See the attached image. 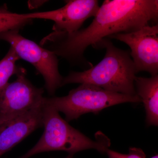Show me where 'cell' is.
Masks as SVG:
<instances>
[{
  "instance_id": "7",
  "label": "cell",
  "mask_w": 158,
  "mask_h": 158,
  "mask_svg": "<svg viewBox=\"0 0 158 158\" xmlns=\"http://www.w3.org/2000/svg\"><path fill=\"white\" fill-rule=\"evenodd\" d=\"M26 73L21 68L16 80L0 91V124L26 113L43 100L44 90L32 85Z\"/></svg>"
},
{
  "instance_id": "8",
  "label": "cell",
  "mask_w": 158,
  "mask_h": 158,
  "mask_svg": "<svg viewBox=\"0 0 158 158\" xmlns=\"http://www.w3.org/2000/svg\"><path fill=\"white\" fill-rule=\"evenodd\" d=\"M108 38L117 40L129 46L136 73L145 71L151 76L158 75V24L144 26L132 32L113 34Z\"/></svg>"
},
{
  "instance_id": "4",
  "label": "cell",
  "mask_w": 158,
  "mask_h": 158,
  "mask_svg": "<svg viewBox=\"0 0 158 158\" xmlns=\"http://www.w3.org/2000/svg\"><path fill=\"white\" fill-rule=\"evenodd\" d=\"M44 102L58 112L65 114L69 122L77 119L85 113L98 114L106 108L126 102H141L140 98L108 91L90 85L81 84L61 97L44 98Z\"/></svg>"
},
{
  "instance_id": "11",
  "label": "cell",
  "mask_w": 158,
  "mask_h": 158,
  "mask_svg": "<svg viewBox=\"0 0 158 158\" xmlns=\"http://www.w3.org/2000/svg\"><path fill=\"white\" fill-rule=\"evenodd\" d=\"M32 19L27 18L24 14L9 11L6 7L0 8V33L12 30H19L28 24Z\"/></svg>"
},
{
  "instance_id": "5",
  "label": "cell",
  "mask_w": 158,
  "mask_h": 158,
  "mask_svg": "<svg viewBox=\"0 0 158 158\" xmlns=\"http://www.w3.org/2000/svg\"><path fill=\"white\" fill-rule=\"evenodd\" d=\"M0 40L10 44L18 56L31 63L43 77L45 88L52 95L62 86L63 78L59 73V61L53 51L40 47L37 43L23 37L19 30L0 33Z\"/></svg>"
},
{
  "instance_id": "9",
  "label": "cell",
  "mask_w": 158,
  "mask_h": 158,
  "mask_svg": "<svg viewBox=\"0 0 158 158\" xmlns=\"http://www.w3.org/2000/svg\"><path fill=\"white\" fill-rule=\"evenodd\" d=\"M43 107L44 99L32 110L0 124V158L34 131L42 127Z\"/></svg>"
},
{
  "instance_id": "13",
  "label": "cell",
  "mask_w": 158,
  "mask_h": 158,
  "mask_svg": "<svg viewBox=\"0 0 158 158\" xmlns=\"http://www.w3.org/2000/svg\"><path fill=\"white\" fill-rule=\"evenodd\" d=\"M109 158H146L142 150L136 148H131L127 154L120 153L108 149L106 152Z\"/></svg>"
},
{
  "instance_id": "10",
  "label": "cell",
  "mask_w": 158,
  "mask_h": 158,
  "mask_svg": "<svg viewBox=\"0 0 158 158\" xmlns=\"http://www.w3.org/2000/svg\"><path fill=\"white\" fill-rule=\"evenodd\" d=\"M135 87L137 95L144 104L146 123L158 125V75L150 78L136 77Z\"/></svg>"
},
{
  "instance_id": "6",
  "label": "cell",
  "mask_w": 158,
  "mask_h": 158,
  "mask_svg": "<svg viewBox=\"0 0 158 158\" xmlns=\"http://www.w3.org/2000/svg\"><path fill=\"white\" fill-rule=\"evenodd\" d=\"M66 3L56 10L24 14L27 18L50 20L55 23L53 32L46 37L44 43L78 31L86 20L95 16L100 7L97 0H70Z\"/></svg>"
},
{
  "instance_id": "14",
  "label": "cell",
  "mask_w": 158,
  "mask_h": 158,
  "mask_svg": "<svg viewBox=\"0 0 158 158\" xmlns=\"http://www.w3.org/2000/svg\"><path fill=\"white\" fill-rule=\"evenodd\" d=\"M46 2V1H30L28 2V4L29 8L31 9H33L39 7Z\"/></svg>"
},
{
  "instance_id": "15",
  "label": "cell",
  "mask_w": 158,
  "mask_h": 158,
  "mask_svg": "<svg viewBox=\"0 0 158 158\" xmlns=\"http://www.w3.org/2000/svg\"><path fill=\"white\" fill-rule=\"evenodd\" d=\"M73 155L69 154V155L68 156L66 157L65 158H73Z\"/></svg>"
},
{
  "instance_id": "3",
  "label": "cell",
  "mask_w": 158,
  "mask_h": 158,
  "mask_svg": "<svg viewBox=\"0 0 158 158\" xmlns=\"http://www.w3.org/2000/svg\"><path fill=\"white\" fill-rule=\"evenodd\" d=\"M43 126L44 131L39 141L20 158H29L53 151H63L73 155L85 150L96 149L103 153L109 149L107 141H94L71 126L56 109L44 102V98Z\"/></svg>"
},
{
  "instance_id": "1",
  "label": "cell",
  "mask_w": 158,
  "mask_h": 158,
  "mask_svg": "<svg viewBox=\"0 0 158 158\" xmlns=\"http://www.w3.org/2000/svg\"><path fill=\"white\" fill-rule=\"evenodd\" d=\"M158 0H105L87 27L57 37L53 52L74 63L91 67L84 57L89 46L113 34L137 31L157 23ZM53 41V42H54Z\"/></svg>"
},
{
  "instance_id": "12",
  "label": "cell",
  "mask_w": 158,
  "mask_h": 158,
  "mask_svg": "<svg viewBox=\"0 0 158 158\" xmlns=\"http://www.w3.org/2000/svg\"><path fill=\"white\" fill-rule=\"evenodd\" d=\"M19 59L14 50L10 47L6 56L0 61V91L8 84L11 77L19 72L21 68L16 64Z\"/></svg>"
},
{
  "instance_id": "16",
  "label": "cell",
  "mask_w": 158,
  "mask_h": 158,
  "mask_svg": "<svg viewBox=\"0 0 158 158\" xmlns=\"http://www.w3.org/2000/svg\"><path fill=\"white\" fill-rule=\"evenodd\" d=\"M150 158H158V154L156 155L153 156L152 157Z\"/></svg>"
},
{
  "instance_id": "2",
  "label": "cell",
  "mask_w": 158,
  "mask_h": 158,
  "mask_svg": "<svg viewBox=\"0 0 158 158\" xmlns=\"http://www.w3.org/2000/svg\"><path fill=\"white\" fill-rule=\"evenodd\" d=\"M106 49L98 64L83 72H73L63 78L62 86L69 84H90L108 91L137 96L135 87L136 72L130 52L116 47L107 38L94 47Z\"/></svg>"
}]
</instances>
